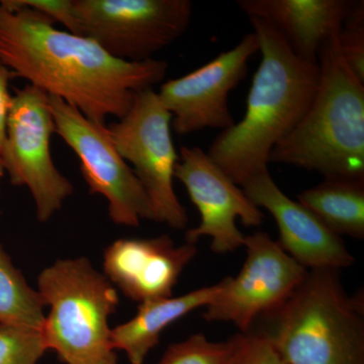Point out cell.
Here are the masks:
<instances>
[{
  "label": "cell",
  "mask_w": 364,
  "mask_h": 364,
  "mask_svg": "<svg viewBox=\"0 0 364 364\" xmlns=\"http://www.w3.org/2000/svg\"><path fill=\"white\" fill-rule=\"evenodd\" d=\"M56 134L49 95L32 85L16 90L7 116L1 159L11 184L30 191L38 221L46 223L73 193L71 181L53 161Z\"/></svg>",
  "instance_id": "7"
},
{
  "label": "cell",
  "mask_w": 364,
  "mask_h": 364,
  "mask_svg": "<svg viewBox=\"0 0 364 364\" xmlns=\"http://www.w3.org/2000/svg\"><path fill=\"white\" fill-rule=\"evenodd\" d=\"M340 270H308L291 296L264 321L287 364H364L363 291L347 293Z\"/></svg>",
  "instance_id": "4"
},
{
  "label": "cell",
  "mask_w": 364,
  "mask_h": 364,
  "mask_svg": "<svg viewBox=\"0 0 364 364\" xmlns=\"http://www.w3.org/2000/svg\"><path fill=\"white\" fill-rule=\"evenodd\" d=\"M228 342H214L205 335L195 334L171 344L158 364H229Z\"/></svg>",
  "instance_id": "20"
},
{
  "label": "cell",
  "mask_w": 364,
  "mask_h": 364,
  "mask_svg": "<svg viewBox=\"0 0 364 364\" xmlns=\"http://www.w3.org/2000/svg\"><path fill=\"white\" fill-rule=\"evenodd\" d=\"M171 114L153 88L139 91L130 109L107 127L114 147L149 198L154 222L182 230L188 222L174 191L178 154L171 136Z\"/></svg>",
  "instance_id": "6"
},
{
  "label": "cell",
  "mask_w": 364,
  "mask_h": 364,
  "mask_svg": "<svg viewBox=\"0 0 364 364\" xmlns=\"http://www.w3.org/2000/svg\"><path fill=\"white\" fill-rule=\"evenodd\" d=\"M57 135L73 150L91 195L104 196L112 222L139 227L154 221L149 198L133 169L117 152L105 124L91 121L78 109L49 95Z\"/></svg>",
  "instance_id": "9"
},
{
  "label": "cell",
  "mask_w": 364,
  "mask_h": 364,
  "mask_svg": "<svg viewBox=\"0 0 364 364\" xmlns=\"http://www.w3.org/2000/svg\"><path fill=\"white\" fill-rule=\"evenodd\" d=\"M298 202L333 233L364 239V178L329 176L301 191Z\"/></svg>",
  "instance_id": "17"
},
{
  "label": "cell",
  "mask_w": 364,
  "mask_h": 364,
  "mask_svg": "<svg viewBox=\"0 0 364 364\" xmlns=\"http://www.w3.org/2000/svg\"><path fill=\"white\" fill-rule=\"evenodd\" d=\"M243 247L246 259L240 272L222 279L221 293L205 306L203 318L232 323L247 332L291 296L308 270L264 232L245 236Z\"/></svg>",
  "instance_id": "10"
},
{
  "label": "cell",
  "mask_w": 364,
  "mask_h": 364,
  "mask_svg": "<svg viewBox=\"0 0 364 364\" xmlns=\"http://www.w3.org/2000/svg\"><path fill=\"white\" fill-rule=\"evenodd\" d=\"M45 306L42 336L66 364H117L109 317L119 304L117 287L86 257L55 261L38 277Z\"/></svg>",
  "instance_id": "5"
},
{
  "label": "cell",
  "mask_w": 364,
  "mask_h": 364,
  "mask_svg": "<svg viewBox=\"0 0 364 364\" xmlns=\"http://www.w3.org/2000/svg\"><path fill=\"white\" fill-rule=\"evenodd\" d=\"M80 35L114 58L153 59L186 32L193 16L189 0H73Z\"/></svg>",
  "instance_id": "8"
},
{
  "label": "cell",
  "mask_w": 364,
  "mask_h": 364,
  "mask_svg": "<svg viewBox=\"0 0 364 364\" xmlns=\"http://www.w3.org/2000/svg\"><path fill=\"white\" fill-rule=\"evenodd\" d=\"M44 306L0 243V323L42 331Z\"/></svg>",
  "instance_id": "18"
},
{
  "label": "cell",
  "mask_w": 364,
  "mask_h": 364,
  "mask_svg": "<svg viewBox=\"0 0 364 364\" xmlns=\"http://www.w3.org/2000/svg\"><path fill=\"white\" fill-rule=\"evenodd\" d=\"M47 350L42 332L0 323V364H38Z\"/></svg>",
  "instance_id": "19"
},
{
  "label": "cell",
  "mask_w": 364,
  "mask_h": 364,
  "mask_svg": "<svg viewBox=\"0 0 364 364\" xmlns=\"http://www.w3.org/2000/svg\"><path fill=\"white\" fill-rule=\"evenodd\" d=\"M229 364H287L264 335L253 330L228 340Z\"/></svg>",
  "instance_id": "22"
},
{
  "label": "cell",
  "mask_w": 364,
  "mask_h": 364,
  "mask_svg": "<svg viewBox=\"0 0 364 364\" xmlns=\"http://www.w3.org/2000/svg\"><path fill=\"white\" fill-rule=\"evenodd\" d=\"M259 42L261 61L254 74L242 121L222 131L208 154L237 184L268 170L273 148L286 138L312 102L318 63L299 58L273 26L249 18Z\"/></svg>",
  "instance_id": "2"
},
{
  "label": "cell",
  "mask_w": 364,
  "mask_h": 364,
  "mask_svg": "<svg viewBox=\"0 0 364 364\" xmlns=\"http://www.w3.org/2000/svg\"><path fill=\"white\" fill-rule=\"evenodd\" d=\"M241 188L254 205L272 215L279 228L277 243L306 270H341L355 262L341 237L284 195L268 170L249 178Z\"/></svg>",
  "instance_id": "13"
},
{
  "label": "cell",
  "mask_w": 364,
  "mask_h": 364,
  "mask_svg": "<svg viewBox=\"0 0 364 364\" xmlns=\"http://www.w3.org/2000/svg\"><path fill=\"white\" fill-rule=\"evenodd\" d=\"M4 176H6V172H4V164H2L1 159H0V179L4 178Z\"/></svg>",
  "instance_id": "25"
},
{
  "label": "cell",
  "mask_w": 364,
  "mask_h": 364,
  "mask_svg": "<svg viewBox=\"0 0 364 364\" xmlns=\"http://www.w3.org/2000/svg\"><path fill=\"white\" fill-rule=\"evenodd\" d=\"M338 47L345 63L364 83V2L355 1L340 28Z\"/></svg>",
  "instance_id": "21"
},
{
  "label": "cell",
  "mask_w": 364,
  "mask_h": 364,
  "mask_svg": "<svg viewBox=\"0 0 364 364\" xmlns=\"http://www.w3.org/2000/svg\"><path fill=\"white\" fill-rule=\"evenodd\" d=\"M14 77V72L0 60V155L6 141L7 116L13 100V95L9 92V85Z\"/></svg>",
  "instance_id": "24"
},
{
  "label": "cell",
  "mask_w": 364,
  "mask_h": 364,
  "mask_svg": "<svg viewBox=\"0 0 364 364\" xmlns=\"http://www.w3.org/2000/svg\"><path fill=\"white\" fill-rule=\"evenodd\" d=\"M354 2L350 0H239L249 18L273 26L294 54L318 63L324 43L339 33Z\"/></svg>",
  "instance_id": "15"
},
{
  "label": "cell",
  "mask_w": 364,
  "mask_h": 364,
  "mask_svg": "<svg viewBox=\"0 0 364 364\" xmlns=\"http://www.w3.org/2000/svg\"><path fill=\"white\" fill-rule=\"evenodd\" d=\"M196 253V244L176 245L168 235L119 239L105 249V275L127 298L139 304L169 298Z\"/></svg>",
  "instance_id": "14"
},
{
  "label": "cell",
  "mask_w": 364,
  "mask_h": 364,
  "mask_svg": "<svg viewBox=\"0 0 364 364\" xmlns=\"http://www.w3.org/2000/svg\"><path fill=\"white\" fill-rule=\"evenodd\" d=\"M222 289L221 280L182 296L141 303L131 320L112 329V347L124 351L131 364H144L167 327L196 309L205 308Z\"/></svg>",
  "instance_id": "16"
},
{
  "label": "cell",
  "mask_w": 364,
  "mask_h": 364,
  "mask_svg": "<svg viewBox=\"0 0 364 364\" xmlns=\"http://www.w3.org/2000/svg\"><path fill=\"white\" fill-rule=\"evenodd\" d=\"M337 35L318 53L320 76L312 102L293 131L273 148L268 162L324 177L364 178V83L345 63Z\"/></svg>",
  "instance_id": "3"
},
{
  "label": "cell",
  "mask_w": 364,
  "mask_h": 364,
  "mask_svg": "<svg viewBox=\"0 0 364 364\" xmlns=\"http://www.w3.org/2000/svg\"><path fill=\"white\" fill-rule=\"evenodd\" d=\"M9 2L13 6L28 7L39 11L54 23L59 21L69 33L81 36L73 0H9Z\"/></svg>",
  "instance_id": "23"
},
{
  "label": "cell",
  "mask_w": 364,
  "mask_h": 364,
  "mask_svg": "<svg viewBox=\"0 0 364 364\" xmlns=\"http://www.w3.org/2000/svg\"><path fill=\"white\" fill-rule=\"evenodd\" d=\"M0 60L16 77L100 124L123 117L136 93L161 82L168 71L164 60L114 58L90 38L60 31L45 14L9 0H0Z\"/></svg>",
  "instance_id": "1"
},
{
  "label": "cell",
  "mask_w": 364,
  "mask_h": 364,
  "mask_svg": "<svg viewBox=\"0 0 364 364\" xmlns=\"http://www.w3.org/2000/svg\"><path fill=\"white\" fill-rule=\"evenodd\" d=\"M174 178L183 184L200 215V225L186 232L188 243L210 237L214 252H234L243 247L245 238L236 220L246 227H259L264 220L260 208L202 148H181Z\"/></svg>",
  "instance_id": "11"
},
{
  "label": "cell",
  "mask_w": 364,
  "mask_h": 364,
  "mask_svg": "<svg viewBox=\"0 0 364 364\" xmlns=\"http://www.w3.org/2000/svg\"><path fill=\"white\" fill-rule=\"evenodd\" d=\"M257 52V36L247 33L234 48L205 65L163 83L158 97L171 114L172 129L177 135L205 129L225 131L234 126L228 97L246 77L249 60Z\"/></svg>",
  "instance_id": "12"
}]
</instances>
